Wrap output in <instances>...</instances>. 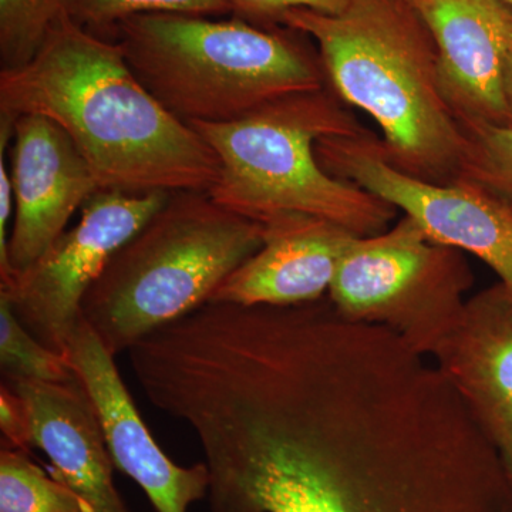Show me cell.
Listing matches in <instances>:
<instances>
[{"label": "cell", "instance_id": "cell-1", "mask_svg": "<svg viewBox=\"0 0 512 512\" xmlns=\"http://www.w3.org/2000/svg\"><path fill=\"white\" fill-rule=\"evenodd\" d=\"M208 471L210 512H512L510 474L476 421L377 373L266 404Z\"/></svg>", "mask_w": 512, "mask_h": 512}, {"label": "cell", "instance_id": "cell-2", "mask_svg": "<svg viewBox=\"0 0 512 512\" xmlns=\"http://www.w3.org/2000/svg\"><path fill=\"white\" fill-rule=\"evenodd\" d=\"M28 114L62 128L100 191L210 192L220 177L207 141L148 92L119 43L67 13L29 63L0 70V116Z\"/></svg>", "mask_w": 512, "mask_h": 512}, {"label": "cell", "instance_id": "cell-3", "mask_svg": "<svg viewBox=\"0 0 512 512\" xmlns=\"http://www.w3.org/2000/svg\"><path fill=\"white\" fill-rule=\"evenodd\" d=\"M281 25L316 43L328 86L372 117L390 164L430 184L460 180L466 130L444 97L436 43L410 0H352L339 15L289 10Z\"/></svg>", "mask_w": 512, "mask_h": 512}, {"label": "cell", "instance_id": "cell-4", "mask_svg": "<svg viewBox=\"0 0 512 512\" xmlns=\"http://www.w3.org/2000/svg\"><path fill=\"white\" fill-rule=\"evenodd\" d=\"M131 70L185 124L228 123L328 87L318 50L286 26L150 13L114 30Z\"/></svg>", "mask_w": 512, "mask_h": 512}, {"label": "cell", "instance_id": "cell-5", "mask_svg": "<svg viewBox=\"0 0 512 512\" xmlns=\"http://www.w3.org/2000/svg\"><path fill=\"white\" fill-rule=\"evenodd\" d=\"M330 87L274 101L228 123L191 127L212 148L220 177L208 194L228 210L265 222L305 214L335 222L357 237L392 227V204L323 170L316 144L325 137L369 134Z\"/></svg>", "mask_w": 512, "mask_h": 512}, {"label": "cell", "instance_id": "cell-6", "mask_svg": "<svg viewBox=\"0 0 512 512\" xmlns=\"http://www.w3.org/2000/svg\"><path fill=\"white\" fill-rule=\"evenodd\" d=\"M264 244V225L208 192L178 191L116 252L82 306L113 356L210 302Z\"/></svg>", "mask_w": 512, "mask_h": 512}, {"label": "cell", "instance_id": "cell-7", "mask_svg": "<svg viewBox=\"0 0 512 512\" xmlns=\"http://www.w3.org/2000/svg\"><path fill=\"white\" fill-rule=\"evenodd\" d=\"M474 275L460 249L431 241L409 215L350 242L328 298L343 318L382 326L427 357L463 316Z\"/></svg>", "mask_w": 512, "mask_h": 512}, {"label": "cell", "instance_id": "cell-8", "mask_svg": "<svg viewBox=\"0 0 512 512\" xmlns=\"http://www.w3.org/2000/svg\"><path fill=\"white\" fill-rule=\"evenodd\" d=\"M323 170L409 215L431 241L477 256L512 296V211L476 185L430 184L397 170L372 133L325 137L316 144Z\"/></svg>", "mask_w": 512, "mask_h": 512}, {"label": "cell", "instance_id": "cell-9", "mask_svg": "<svg viewBox=\"0 0 512 512\" xmlns=\"http://www.w3.org/2000/svg\"><path fill=\"white\" fill-rule=\"evenodd\" d=\"M168 195L96 192L80 210L79 222L25 274L0 288V296L36 339L66 355L83 320L84 296L111 256L163 207Z\"/></svg>", "mask_w": 512, "mask_h": 512}, {"label": "cell", "instance_id": "cell-10", "mask_svg": "<svg viewBox=\"0 0 512 512\" xmlns=\"http://www.w3.org/2000/svg\"><path fill=\"white\" fill-rule=\"evenodd\" d=\"M10 158L15 214L0 288L32 268L62 237L74 212L100 191L73 141L46 117L13 120Z\"/></svg>", "mask_w": 512, "mask_h": 512}, {"label": "cell", "instance_id": "cell-11", "mask_svg": "<svg viewBox=\"0 0 512 512\" xmlns=\"http://www.w3.org/2000/svg\"><path fill=\"white\" fill-rule=\"evenodd\" d=\"M439 52L444 97L464 126H512L507 73L512 9L504 0H410Z\"/></svg>", "mask_w": 512, "mask_h": 512}, {"label": "cell", "instance_id": "cell-12", "mask_svg": "<svg viewBox=\"0 0 512 512\" xmlns=\"http://www.w3.org/2000/svg\"><path fill=\"white\" fill-rule=\"evenodd\" d=\"M66 356L96 409L114 466L143 488L156 511L188 512L207 497V466H177L161 450L128 393L116 356L86 320L70 338Z\"/></svg>", "mask_w": 512, "mask_h": 512}, {"label": "cell", "instance_id": "cell-13", "mask_svg": "<svg viewBox=\"0 0 512 512\" xmlns=\"http://www.w3.org/2000/svg\"><path fill=\"white\" fill-rule=\"evenodd\" d=\"M433 360L512 480V296L501 282L467 299L460 323Z\"/></svg>", "mask_w": 512, "mask_h": 512}, {"label": "cell", "instance_id": "cell-14", "mask_svg": "<svg viewBox=\"0 0 512 512\" xmlns=\"http://www.w3.org/2000/svg\"><path fill=\"white\" fill-rule=\"evenodd\" d=\"M262 225V247L222 282L210 302L282 306L328 296L342 256L357 235L305 214L276 215Z\"/></svg>", "mask_w": 512, "mask_h": 512}, {"label": "cell", "instance_id": "cell-15", "mask_svg": "<svg viewBox=\"0 0 512 512\" xmlns=\"http://www.w3.org/2000/svg\"><path fill=\"white\" fill-rule=\"evenodd\" d=\"M25 400L33 447L52 461V476L97 512H130L113 481L114 463L99 417L80 380H3Z\"/></svg>", "mask_w": 512, "mask_h": 512}, {"label": "cell", "instance_id": "cell-16", "mask_svg": "<svg viewBox=\"0 0 512 512\" xmlns=\"http://www.w3.org/2000/svg\"><path fill=\"white\" fill-rule=\"evenodd\" d=\"M0 512H97L82 495L49 477L28 453L0 451Z\"/></svg>", "mask_w": 512, "mask_h": 512}, {"label": "cell", "instance_id": "cell-17", "mask_svg": "<svg viewBox=\"0 0 512 512\" xmlns=\"http://www.w3.org/2000/svg\"><path fill=\"white\" fill-rule=\"evenodd\" d=\"M0 366L3 380L66 383L77 377L67 356L36 339L3 296H0Z\"/></svg>", "mask_w": 512, "mask_h": 512}, {"label": "cell", "instance_id": "cell-18", "mask_svg": "<svg viewBox=\"0 0 512 512\" xmlns=\"http://www.w3.org/2000/svg\"><path fill=\"white\" fill-rule=\"evenodd\" d=\"M69 0H0V70L25 66L39 52Z\"/></svg>", "mask_w": 512, "mask_h": 512}, {"label": "cell", "instance_id": "cell-19", "mask_svg": "<svg viewBox=\"0 0 512 512\" xmlns=\"http://www.w3.org/2000/svg\"><path fill=\"white\" fill-rule=\"evenodd\" d=\"M460 180L481 188L512 211V126L474 123Z\"/></svg>", "mask_w": 512, "mask_h": 512}, {"label": "cell", "instance_id": "cell-20", "mask_svg": "<svg viewBox=\"0 0 512 512\" xmlns=\"http://www.w3.org/2000/svg\"><path fill=\"white\" fill-rule=\"evenodd\" d=\"M150 13L210 16L231 13L227 0H69L67 16L82 28L101 36L114 32L123 20Z\"/></svg>", "mask_w": 512, "mask_h": 512}, {"label": "cell", "instance_id": "cell-21", "mask_svg": "<svg viewBox=\"0 0 512 512\" xmlns=\"http://www.w3.org/2000/svg\"><path fill=\"white\" fill-rule=\"evenodd\" d=\"M232 16L254 25L272 28L282 26L286 12L295 9L313 10L325 15H339L352 0H227Z\"/></svg>", "mask_w": 512, "mask_h": 512}, {"label": "cell", "instance_id": "cell-22", "mask_svg": "<svg viewBox=\"0 0 512 512\" xmlns=\"http://www.w3.org/2000/svg\"><path fill=\"white\" fill-rule=\"evenodd\" d=\"M0 429L3 447L29 453L33 444L28 407L22 396L5 382L0 389Z\"/></svg>", "mask_w": 512, "mask_h": 512}, {"label": "cell", "instance_id": "cell-23", "mask_svg": "<svg viewBox=\"0 0 512 512\" xmlns=\"http://www.w3.org/2000/svg\"><path fill=\"white\" fill-rule=\"evenodd\" d=\"M507 93L508 99H510L511 107H512V56L510 60V66H508L507 73Z\"/></svg>", "mask_w": 512, "mask_h": 512}, {"label": "cell", "instance_id": "cell-24", "mask_svg": "<svg viewBox=\"0 0 512 512\" xmlns=\"http://www.w3.org/2000/svg\"><path fill=\"white\" fill-rule=\"evenodd\" d=\"M504 2L512 9V0H504Z\"/></svg>", "mask_w": 512, "mask_h": 512}]
</instances>
